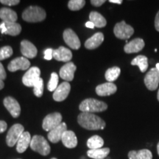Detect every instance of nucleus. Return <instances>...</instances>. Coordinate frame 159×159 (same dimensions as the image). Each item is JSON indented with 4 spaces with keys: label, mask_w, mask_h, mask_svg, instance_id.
<instances>
[{
    "label": "nucleus",
    "mask_w": 159,
    "mask_h": 159,
    "mask_svg": "<svg viewBox=\"0 0 159 159\" xmlns=\"http://www.w3.org/2000/svg\"><path fill=\"white\" fill-rule=\"evenodd\" d=\"M77 122L83 128L89 130H102L105 128V122L100 117L91 113H83L78 115Z\"/></svg>",
    "instance_id": "f257e3e1"
},
{
    "label": "nucleus",
    "mask_w": 159,
    "mask_h": 159,
    "mask_svg": "<svg viewBox=\"0 0 159 159\" xmlns=\"http://www.w3.org/2000/svg\"><path fill=\"white\" fill-rule=\"evenodd\" d=\"M79 108L83 113H96L102 112L107 110L108 105L102 101L98 99L89 98L83 100L79 105Z\"/></svg>",
    "instance_id": "f03ea898"
},
{
    "label": "nucleus",
    "mask_w": 159,
    "mask_h": 159,
    "mask_svg": "<svg viewBox=\"0 0 159 159\" xmlns=\"http://www.w3.org/2000/svg\"><path fill=\"white\" fill-rule=\"evenodd\" d=\"M44 10L38 6H30L27 7L22 13V19L25 21L31 23L40 22L46 19Z\"/></svg>",
    "instance_id": "7ed1b4c3"
},
{
    "label": "nucleus",
    "mask_w": 159,
    "mask_h": 159,
    "mask_svg": "<svg viewBox=\"0 0 159 159\" xmlns=\"http://www.w3.org/2000/svg\"><path fill=\"white\" fill-rule=\"evenodd\" d=\"M30 148L35 152H39L41 156H47L50 152L51 148L49 143L42 136L35 135L32 138Z\"/></svg>",
    "instance_id": "20e7f679"
},
{
    "label": "nucleus",
    "mask_w": 159,
    "mask_h": 159,
    "mask_svg": "<svg viewBox=\"0 0 159 159\" xmlns=\"http://www.w3.org/2000/svg\"><path fill=\"white\" fill-rule=\"evenodd\" d=\"M25 132V128L21 125L15 124L10 128L6 137V143L8 147H13L17 144L18 141L23 133Z\"/></svg>",
    "instance_id": "39448f33"
},
{
    "label": "nucleus",
    "mask_w": 159,
    "mask_h": 159,
    "mask_svg": "<svg viewBox=\"0 0 159 159\" xmlns=\"http://www.w3.org/2000/svg\"><path fill=\"white\" fill-rule=\"evenodd\" d=\"M114 33L118 39L128 40L134 33V29L130 25H127L125 21H122L115 25Z\"/></svg>",
    "instance_id": "423d86ee"
},
{
    "label": "nucleus",
    "mask_w": 159,
    "mask_h": 159,
    "mask_svg": "<svg viewBox=\"0 0 159 159\" xmlns=\"http://www.w3.org/2000/svg\"><path fill=\"white\" fill-rule=\"evenodd\" d=\"M62 123V116L60 113L55 112L47 115L43 119L42 127L46 131H51Z\"/></svg>",
    "instance_id": "0eeeda50"
},
{
    "label": "nucleus",
    "mask_w": 159,
    "mask_h": 159,
    "mask_svg": "<svg viewBox=\"0 0 159 159\" xmlns=\"http://www.w3.org/2000/svg\"><path fill=\"white\" fill-rule=\"evenodd\" d=\"M41 70L36 66L30 68L22 77L23 84L27 87H34V85L40 78Z\"/></svg>",
    "instance_id": "6e6552de"
},
{
    "label": "nucleus",
    "mask_w": 159,
    "mask_h": 159,
    "mask_svg": "<svg viewBox=\"0 0 159 159\" xmlns=\"http://www.w3.org/2000/svg\"><path fill=\"white\" fill-rule=\"evenodd\" d=\"M144 83L150 91H155L159 84V70L156 67L151 69L144 77Z\"/></svg>",
    "instance_id": "1a4fd4ad"
},
{
    "label": "nucleus",
    "mask_w": 159,
    "mask_h": 159,
    "mask_svg": "<svg viewBox=\"0 0 159 159\" xmlns=\"http://www.w3.org/2000/svg\"><path fill=\"white\" fill-rule=\"evenodd\" d=\"M63 40L73 49H78L80 47V41L76 33L71 29H66L63 32Z\"/></svg>",
    "instance_id": "9d476101"
},
{
    "label": "nucleus",
    "mask_w": 159,
    "mask_h": 159,
    "mask_svg": "<svg viewBox=\"0 0 159 159\" xmlns=\"http://www.w3.org/2000/svg\"><path fill=\"white\" fill-rule=\"evenodd\" d=\"M30 66V62L28 59L25 57H19L11 61L7 66V69L10 71H18V70H27Z\"/></svg>",
    "instance_id": "9b49d317"
},
{
    "label": "nucleus",
    "mask_w": 159,
    "mask_h": 159,
    "mask_svg": "<svg viewBox=\"0 0 159 159\" xmlns=\"http://www.w3.org/2000/svg\"><path fill=\"white\" fill-rule=\"evenodd\" d=\"M4 105L13 118H17L21 113V107L16 99L11 97H7L3 101Z\"/></svg>",
    "instance_id": "f8f14e48"
},
{
    "label": "nucleus",
    "mask_w": 159,
    "mask_h": 159,
    "mask_svg": "<svg viewBox=\"0 0 159 159\" xmlns=\"http://www.w3.org/2000/svg\"><path fill=\"white\" fill-rule=\"evenodd\" d=\"M0 30L2 34L16 36L21 33V27L16 22H4L0 24Z\"/></svg>",
    "instance_id": "ddd939ff"
},
{
    "label": "nucleus",
    "mask_w": 159,
    "mask_h": 159,
    "mask_svg": "<svg viewBox=\"0 0 159 159\" xmlns=\"http://www.w3.org/2000/svg\"><path fill=\"white\" fill-rule=\"evenodd\" d=\"M71 85L68 82H63L57 86L53 93V99L57 102H62L65 100L70 92Z\"/></svg>",
    "instance_id": "4468645a"
},
{
    "label": "nucleus",
    "mask_w": 159,
    "mask_h": 159,
    "mask_svg": "<svg viewBox=\"0 0 159 159\" xmlns=\"http://www.w3.org/2000/svg\"><path fill=\"white\" fill-rule=\"evenodd\" d=\"M21 52L26 58H34L38 53L35 45L27 40H24L21 42Z\"/></svg>",
    "instance_id": "2eb2a0df"
},
{
    "label": "nucleus",
    "mask_w": 159,
    "mask_h": 159,
    "mask_svg": "<svg viewBox=\"0 0 159 159\" xmlns=\"http://www.w3.org/2000/svg\"><path fill=\"white\" fill-rule=\"evenodd\" d=\"M67 130V126L65 122H62L56 128L49 131L48 134V139L51 142L57 143L61 140L62 136L66 131Z\"/></svg>",
    "instance_id": "dca6fc26"
},
{
    "label": "nucleus",
    "mask_w": 159,
    "mask_h": 159,
    "mask_svg": "<svg viewBox=\"0 0 159 159\" xmlns=\"http://www.w3.org/2000/svg\"><path fill=\"white\" fill-rule=\"evenodd\" d=\"M76 66L72 62L66 63L60 70V77L66 81H71L74 79L75 72L76 71Z\"/></svg>",
    "instance_id": "f3484780"
},
{
    "label": "nucleus",
    "mask_w": 159,
    "mask_h": 159,
    "mask_svg": "<svg viewBox=\"0 0 159 159\" xmlns=\"http://www.w3.org/2000/svg\"><path fill=\"white\" fill-rule=\"evenodd\" d=\"M116 91V85L114 83L109 82L97 85L96 88L97 94L100 97L110 96V95L115 94Z\"/></svg>",
    "instance_id": "a211bd4d"
},
{
    "label": "nucleus",
    "mask_w": 159,
    "mask_h": 159,
    "mask_svg": "<svg viewBox=\"0 0 159 159\" xmlns=\"http://www.w3.org/2000/svg\"><path fill=\"white\" fill-rule=\"evenodd\" d=\"M144 41L142 39H135L125 46L124 50L128 54L136 53L142 51L144 47Z\"/></svg>",
    "instance_id": "6ab92c4d"
},
{
    "label": "nucleus",
    "mask_w": 159,
    "mask_h": 159,
    "mask_svg": "<svg viewBox=\"0 0 159 159\" xmlns=\"http://www.w3.org/2000/svg\"><path fill=\"white\" fill-rule=\"evenodd\" d=\"M53 57L57 61L69 62L72 58V53L69 49L64 47H60L53 51Z\"/></svg>",
    "instance_id": "aec40b11"
},
{
    "label": "nucleus",
    "mask_w": 159,
    "mask_h": 159,
    "mask_svg": "<svg viewBox=\"0 0 159 159\" xmlns=\"http://www.w3.org/2000/svg\"><path fill=\"white\" fill-rule=\"evenodd\" d=\"M104 41V35L102 33H97L85 42V47L88 49H94L102 44Z\"/></svg>",
    "instance_id": "412c9836"
},
{
    "label": "nucleus",
    "mask_w": 159,
    "mask_h": 159,
    "mask_svg": "<svg viewBox=\"0 0 159 159\" xmlns=\"http://www.w3.org/2000/svg\"><path fill=\"white\" fill-rule=\"evenodd\" d=\"M63 144L67 148H75L77 145V139L73 131L66 130L61 139Z\"/></svg>",
    "instance_id": "4be33fe9"
},
{
    "label": "nucleus",
    "mask_w": 159,
    "mask_h": 159,
    "mask_svg": "<svg viewBox=\"0 0 159 159\" xmlns=\"http://www.w3.org/2000/svg\"><path fill=\"white\" fill-rule=\"evenodd\" d=\"M31 136L29 132H24L17 142L16 150L19 153H23L28 148L31 143Z\"/></svg>",
    "instance_id": "5701e85b"
},
{
    "label": "nucleus",
    "mask_w": 159,
    "mask_h": 159,
    "mask_svg": "<svg viewBox=\"0 0 159 159\" xmlns=\"http://www.w3.org/2000/svg\"><path fill=\"white\" fill-rule=\"evenodd\" d=\"M17 18L16 13L13 10L7 7L0 9V19L4 22H16Z\"/></svg>",
    "instance_id": "b1692460"
},
{
    "label": "nucleus",
    "mask_w": 159,
    "mask_h": 159,
    "mask_svg": "<svg viewBox=\"0 0 159 159\" xmlns=\"http://www.w3.org/2000/svg\"><path fill=\"white\" fill-rule=\"evenodd\" d=\"M129 159H152V154L148 149L141 150H132L128 153Z\"/></svg>",
    "instance_id": "393cba45"
},
{
    "label": "nucleus",
    "mask_w": 159,
    "mask_h": 159,
    "mask_svg": "<svg viewBox=\"0 0 159 159\" xmlns=\"http://www.w3.org/2000/svg\"><path fill=\"white\" fill-rule=\"evenodd\" d=\"M89 19H90V21L94 24L95 27H99V28H102L107 25L106 19L98 12H91L89 14Z\"/></svg>",
    "instance_id": "a878e982"
},
{
    "label": "nucleus",
    "mask_w": 159,
    "mask_h": 159,
    "mask_svg": "<svg viewBox=\"0 0 159 159\" xmlns=\"http://www.w3.org/2000/svg\"><path fill=\"white\" fill-rule=\"evenodd\" d=\"M109 153H110V149L106 148L96 149V150H89L87 152V156L91 158L104 159L105 157L108 156Z\"/></svg>",
    "instance_id": "bb28decb"
},
{
    "label": "nucleus",
    "mask_w": 159,
    "mask_h": 159,
    "mask_svg": "<svg viewBox=\"0 0 159 159\" xmlns=\"http://www.w3.org/2000/svg\"><path fill=\"white\" fill-rule=\"evenodd\" d=\"M131 65L138 66L142 72H145L148 68V59L144 55H138L131 61Z\"/></svg>",
    "instance_id": "cd10ccee"
},
{
    "label": "nucleus",
    "mask_w": 159,
    "mask_h": 159,
    "mask_svg": "<svg viewBox=\"0 0 159 159\" xmlns=\"http://www.w3.org/2000/svg\"><path fill=\"white\" fill-rule=\"evenodd\" d=\"M104 145V140L99 136L95 135L91 136L89 140L87 141V146L90 150H96V149H100Z\"/></svg>",
    "instance_id": "c85d7f7f"
},
{
    "label": "nucleus",
    "mask_w": 159,
    "mask_h": 159,
    "mask_svg": "<svg viewBox=\"0 0 159 159\" xmlns=\"http://www.w3.org/2000/svg\"><path fill=\"white\" fill-rule=\"evenodd\" d=\"M121 73V70L119 67L114 66L112 68L108 69V70L105 71V79L108 81L109 83H112L113 81L116 80L118 78L119 75Z\"/></svg>",
    "instance_id": "c756f323"
},
{
    "label": "nucleus",
    "mask_w": 159,
    "mask_h": 159,
    "mask_svg": "<svg viewBox=\"0 0 159 159\" xmlns=\"http://www.w3.org/2000/svg\"><path fill=\"white\" fill-rule=\"evenodd\" d=\"M85 1L84 0H70L68 3V7L71 11H79L85 6Z\"/></svg>",
    "instance_id": "7c9ffc66"
},
{
    "label": "nucleus",
    "mask_w": 159,
    "mask_h": 159,
    "mask_svg": "<svg viewBox=\"0 0 159 159\" xmlns=\"http://www.w3.org/2000/svg\"><path fill=\"white\" fill-rule=\"evenodd\" d=\"M57 84H58V75L55 72L52 73L50 80L47 85V89L49 91H55L58 86Z\"/></svg>",
    "instance_id": "2f4dec72"
},
{
    "label": "nucleus",
    "mask_w": 159,
    "mask_h": 159,
    "mask_svg": "<svg viewBox=\"0 0 159 159\" xmlns=\"http://www.w3.org/2000/svg\"><path fill=\"white\" fill-rule=\"evenodd\" d=\"M33 92H34V94L37 97H41L43 95V80L42 78L39 79V80L37 81L36 83H35L34 87H33Z\"/></svg>",
    "instance_id": "473e14b6"
},
{
    "label": "nucleus",
    "mask_w": 159,
    "mask_h": 159,
    "mask_svg": "<svg viewBox=\"0 0 159 159\" xmlns=\"http://www.w3.org/2000/svg\"><path fill=\"white\" fill-rule=\"evenodd\" d=\"M12 55H13V49L10 46H5L0 48V61L8 58Z\"/></svg>",
    "instance_id": "72a5a7b5"
},
{
    "label": "nucleus",
    "mask_w": 159,
    "mask_h": 159,
    "mask_svg": "<svg viewBox=\"0 0 159 159\" xmlns=\"http://www.w3.org/2000/svg\"><path fill=\"white\" fill-rule=\"evenodd\" d=\"M0 3L7 6L17 5L20 3L19 0H0Z\"/></svg>",
    "instance_id": "f704fd0d"
},
{
    "label": "nucleus",
    "mask_w": 159,
    "mask_h": 159,
    "mask_svg": "<svg viewBox=\"0 0 159 159\" xmlns=\"http://www.w3.org/2000/svg\"><path fill=\"white\" fill-rule=\"evenodd\" d=\"M53 49L51 48L47 49L44 51V59L47 60V61H50V60L53 57Z\"/></svg>",
    "instance_id": "c9c22d12"
},
{
    "label": "nucleus",
    "mask_w": 159,
    "mask_h": 159,
    "mask_svg": "<svg viewBox=\"0 0 159 159\" xmlns=\"http://www.w3.org/2000/svg\"><path fill=\"white\" fill-rule=\"evenodd\" d=\"M6 77H7V75H6L5 68H4L3 65L0 63V80H3L6 78Z\"/></svg>",
    "instance_id": "e433bc0d"
},
{
    "label": "nucleus",
    "mask_w": 159,
    "mask_h": 159,
    "mask_svg": "<svg viewBox=\"0 0 159 159\" xmlns=\"http://www.w3.org/2000/svg\"><path fill=\"white\" fill-rule=\"evenodd\" d=\"M105 2V0H91V5L95 6V7H99V6L102 5Z\"/></svg>",
    "instance_id": "4c0bfd02"
},
{
    "label": "nucleus",
    "mask_w": 159,
    "mask_h": 159,
    "mask_svg": "<svg viewBox=\"0 0 159 159\" xmlns=\"http://www.w3.org/2000/svg\"><path fill=\"white\" fill-rule=\"evenodd\" d=\"M7 125L5 121H0V134L5 132V131L7 130Z\"/></svg>",
    "instance_id": "58836bf2"
},
{
    "label": "nucleus",
    "mask_w": 159,
    "mask_h": 159,
    "mask_svg": "<svg viewBox=\"0 0 159 159\" xmlns=\"http://www.w3.org/2000/svg\"><path fill=\"white\" fill-rule=\"evenodd\" d=\"M155 27L156 30L159 32V11L157 13L156 19H155Z\"/></svg>",
    "instance_id": "ea45409f"
},
{
    "label": "nucleus",
    "mask_w": 159,
    "mask_h": 159,
    "mask_svg": "<svg viewBox=\"0 0 159 159\" xmlns=\"http://www.w3.org/2000/svg\"><path fill=\"white\" fill-rule=\"evenodd\" d=\"M85 27H88V28H91V29H94V24H93L92 22H91V21H87L86 23H85Z\"/></svg>",
    "instance_id": "a19ab883"
},
{
    "label": "nucleus",
    "mask_w": 159,
    "mask_h": 159,
    "mask_svg": "<svg viewBox=\"0 0 159 159\" xmlns=\"http://www.w3.org/2000/svg\"><path fill=\"white\" fill-rule=\"evenodd\" d=\"M110 2L114 3V4H119V5H121L122 3V0H110Z\"/></svg>",
    "instance_id": "79ce46f5"
},
{
    "label": "nucleus",
    "mask_w": 159,
    "mask_h": 159,
    "mask_svg": "<svg viewBox=\"0 0 159 159\" xmlns=\"http://www.w3.org/2000/svg\"><path fill=\"white\" fill-rule=\"evenodd\" d=\"M4 86H5V84H4L3 80H0V90H2V89L4 88Z\"/></svg>",
    "instance_id": "37998d69"
},
{
    "label": "nucleus",
    "mask_w": 159,
    "mask_h": 159,
    "mask_svg": "<svg viewBox=\"0 0 159 159\" xmlns=\"http://www.w3.org/2000/svg\"><path fill=\"white\" fill-rule=\"evenodd\" d=\"M157 150H158V156H159V142H158V145H157Z\"/></svg>",
    "instance_id": "c03bdc74"
},
{
    "label": "nucleus",
    "mask_w": 159,
    "mask_h": 159,
    "mask_svg": "<svg viewBox=\"0 0 159 159\" xmlns=\"http://www.w3.org/2000/svg\"><path fill=\"white\" fill-rule=\"evenodd\" d=\"M157 98H158V100L159 101V89H158V94H157Z\"/></svg>",
    "instance_id": "a18cd8bd"
},
{
    "label": "nucleus",
    "mask_w": 159,
    "mask_h": 159,
    "mask_svg": "<svg viewBox=\"0 0 159 159\" xmlns=\"http://www.w3.org/2000/svg\"><path fill=\"white\" fill-rule=\"evenodd\" d=\"M156 68L159 70V63H157V64H156Z\"/></svg>",
    "instance_id": "49530a36"
},
{
    "label": "nucleus",
    "mask_w": 159,
    "mask_h": 159,
    "mask_svg": "<svg viewBox=\"0 0 159 159\" xmlns=\"http://www.w3.org/2000/svg\"><path fill=\"white\" fill-rule=\"evenodd\" d=\"M51 159H57V158H51Z\"/></svg>",
    "instance_id": "de8ad7c7"
}]
</instances>
